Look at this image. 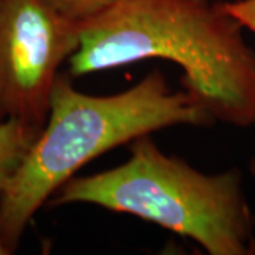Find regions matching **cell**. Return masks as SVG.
<instances>
[{"label": "cell", "instance_id": "cell-1", "mask_svg": "<svg viewBox=\"0 0 255 255\" xmlns=\"http://www.w3.org/2000/svg\"><path fill=\"white\" fill-rule=\"evenodd\" d=\"M223 1L122 0L81 23L74 77L159 58L183 70L182 88L216 121L255 125V51Z\"/></svg>", "mask_w": 255, "mask_h": 255}, {"label": "cell", "instance_id": "cell-2", "mask_svg": "<svg viewBox=\"0 0 255 255\" xmlns=\"http://www.w3.org/2000/svg\"><path fill=\"white\" fill-rule=\"evenodd\" d=\"M214 122L184 88L173 91L160 71L112 95L85 94L60 74L44 125L0 193V236L10 254L37 211L95 157L164 128Z\"/></svg>", "mask_w": 255, "mask_h": 255}, {"label": "cell", "instance_id": "cell-3", "mask_svg": "<svg viewBox=\"0 0 255 255\" xmlns=\"http://www.w3.org/2000/svg\"><path fill=\"white\" fill-rule=\"evenodd\" d=\"M130 143L125 163L74 176L47 204H91L130 214L190 238L210 255L255 254L254 220L238 169L203 173L166 155L150 135Z\"/></svg>", "mask_w": 255, "mask_h": 255}, {"label": "cell", "instance_id": "cell-4", "mask_svg": "<svg viewBox=\"0 0 255 255\" xmlns=\"http://www.w3.org/2000/svg\"><path fill=\"white\" fill-rule=\"evenodd\" d=\"M80 37L81 23L48 0H0V121L43 128L60 67Z\"/></svg>", "mask_w": 255, "mask_h": 255}, {"label": "cell", "instance_id": "cell-5", "mask_svg": "<svg viewBox=\"0 0 255 255\" xmlns=\"http://www.w3.org/2000/svg\"><path fill=\"white\" fill-rule=\"evenodd\" d=\"M40 128L16 119L0 121V193L21 163Z\"/></svg>", "mask_w": 255, "mask_h": 255}, {"label": "cell", "instance_id": "cell-6", "mask_svg": "<svg viewBox=\"0 0 255 255\" xmlns=\"http://www.w3.org/2000/svg\"><path fill=\"white\" fill-rule=\"evenodd\" d=\"M58 13L67 18L82 23L111 9L122 0H48Z\"/></svg>", "mask_w": 255, "mask_h": 255}, {"label": "cell", "instance_id": "cell-7", "mask_svg": "<svg viewBox=\"0 0 255 255\" xmlns=\"http://www.w3.org/2000/svg\"><path fill=\"white\" fill-rule=\"evenodd\" d=\"M224 7L238 23L255 34V0H234L223 1ZM251 173L255 176V155L250 163Z\"/></svg>", "mask_w": 255, "mask_h": 255}, {"label": "cell", "instance_id": "cell-8", "mask_svg": "<svg viewBox=\"0 0 255 255\" xmlns=\"http://www.w3.org/2000/svg\"><path fill=\"white\" fill-rule=\"evenodd\" d=\"M0 255H10L9 248H7L6 244H4V241H3L1 236H0Z\"/></svg>", "mask_w": 255, "mask_h": 255}]
</instances>
